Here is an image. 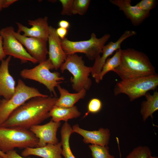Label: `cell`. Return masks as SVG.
<instances>
[{"label":"cell","instance_id":"obj_1","mask_svg":"<svg viewBox=\"0 0 158 158\" xmlns=\"http://www.w3.org/2000/svg\"><path fill=\"white\" fill-rule=\"evenodd\" d=\"M58 98L52 96L32 98L15 110L0 126L29 130L50 117L49 112Z\"/></svg>","mask_w":158,"mask_h":158},{"label":"cell","instance_id":"obj_2","mask_svg":"<svg viewBox=\"0 0 158 158\" xmlns=\"http://www.w3.org/2000/svg\"><path fill=\"white\" fill-rule=\"evenodd\" d=\"M120 65L113 70L121 80L148 76L156 73L148 56L132 48L121 49Z\"/></svg>","mask_w":158,"mask_h":158},{"label":"cell","instance_id":"obj_3","mask_svg":"<svg viewBox=\"0 0 158 158\" xmlns=\"http://www.w3.org/2000/svg\"><path fill=\"white\" fill-rule=\"evenodd\" d=\"M38 139L29 130L0 126V150L6 153L18 148L37 147Z\"/></svg>","mask_w":158,"mask_h":158},{"label":"cell","instance_id":"obj_4","mask_svg":"<svg viewBox=\"0 0 158 158\" xmlns=\"http://www.w3.org/2000/svg\"><path fill=\"white\" fill-rule=\"evenodd\" d=\"M158 86V75H151L122 80L117 82L114 89L115 96L123 94L132 102L143 96L148 91L155 90Z\"/></svg>","mask_w":158,"mask_h":158},{"label":"cell","instance_id":"obj_5","mask_svg":"<svg viewBox=\"0 0 158 158\" xmlns=\"http://www.w3.org/2000/svg\"><path fill=\"white\" fill-rule=\"evenodd\" d=\"M89 39L80 41H72L66 37L61 40L62 47L66 54L80 53L84 54L90 60H95L100 56L102 49L111 37L109 34H106L97 38L92 33Z\"/></svg>","mask_w":158,"mask_h":158},{"label":"cell","instance_id":"obj_6","mask_svg":"<svg viewBox=\"0 0 158 158\" xmlns=\"http://www.w3.org/2000/svg\"><path fill=\"white\" fill-rule=\"evenodd\" d=\"M60 69L62 73L67 70L72 75L70 81L75 92H78L83 89L87 91L90 88L92 82L89 76L92 67L85 65L82 56L76 54L67 55Z\"/></svg>","mask_w":158,"mask_h":158},{"label":"cell","instance_id":"obj_7","mask_svg":"<svg viewBox=\"0 0 158 158\" xmlns=\"http://www.w3.org/2000/svg\"><path fill=\"white\" fill-rule=\"evenodd\" d=\"M48 96L41 93L37 88L26 85L21 79H19L12 97L8 100L3 98L1 100L0 125L6 121L15 110L28 100L36 97Z\"/></svg>","mask_w":158,"mask_h":158},{"label":"cell","instance_id":"obj_8","mask_svg":"<svg viewBox=\"0 0 158 158\" xmlns=\"http://www.w3.org/2000/svg\"><path fill=\"white\" fill-rule=\"evenodd\" d=\"M54 69L53 63L48 59L33 68L23 70L20 75L24 79L34 80L44 85L54 97H57L55 88L63 82L61 80L64 78L59 72L50 71Z\"/></svg>","mask_w":158,"mask_h":158},{"label":"cell","instance_id":"obj_9","mask_svg":"<svg viewBox=\"0 0 158 158\" xmlns=\"http://www.w3.org/2000/svg\"><path fill=\"white\" fill-rule=\"evenodd\" d=\"M14 28L12 26L3 28L0 35L3 39V48L5 55L20 59L22 63L30 61L33 63L37 61L28 53L21 43L14 35Z\"/></svg>","mask_w":158,"mask_h":158},{"label":"cell","instance_id":"obj_10","mask_svg":"<svg viewBox=\"0 0 158 158\" xmlns=\"http://www.w3.org/2000/svg\"><path fill=\"white\" fill-rule=\"evenodd\" d=\"M136 34V31L132 30H127L121 35L116 42H110L105 45L102 50V55L95 60V63L92 67L91 74L95 79V82L99 83L100 81L99 75L102 67L108 57L117 50L121 49V46L124 40L128 37Z\"/></svg>","mask_w":158,"mask_h":158},{"label":"cell","instance_id":"obj_11","mask_svg":"<svg viewBox=\"0 0 158 158\" xmlns=\"http://www.w3.org/2000/svg\"><path fill=\"white\" fill-rule=\"evenodd\" d=\"M13 34L24 45L28 53L39 63L46 61L48 54L47 41L41 38L25 37L14 31Z\"/></svg>","mask_w":158,"mask_h":158},{"label":"cell","instance_id":"obj_12","mask_svg":"<svg viewBox=\"0 0 158 158\" xmlns=\"http://www.w3.org/2000/svg\"><path fill=\"white\" fill-rule=\"evenodd\" d=\"M61 122L51 120L44 125H37L31 127L29 129L38 139L37 147L47 144H55L59 142L56 137L57 132Z\"/></svg>","mask_w":158,"mask_h":158},{"label":"cell","instance_id":"obj_13","mask_svg":"<svg viewBox=\"0 0 158 158\" xmlns=\"http://www.w3.org/2000/svg\"><path fill=\"white\" fill-rule=\"evenodd\" d=\"M48 17L40 18L34 20H28V24L32 26L28 28L18 22H16L18 29L17 32H23L24 36L39 38L48 41L49 34Z\"/></svg>","mask_w":158,"mask_h":158},{"label":"cell","instance_id":"obj_14","mask_svg":"<svg viewBox=\"0 0 158 158\" xmlns=\"http://www.w3.org/2000/svg\"><path fill=\"white\" fill-rule=\"evenodd\" d=\"M48 54L49 59L52 62L56 70L60 68L66 60L67 55L61 44V40L57 34L56 29L49 26Z\"/></svg>","mask_w":158,"mask_h":158},{"label":"cell","instance_id":"obj_15","mask_svg":"<svg viewBox=\"0 0 158 158\" xmlns=\"http://www.w3.org/2000/svg\"><path fill=\"white\" fill-rule=\"evenodd\" d=\"M109 1L122 11L134 26L140 25L150 16V13L142 10L136 5L132 6L131 0H110Z\"/></svg>","mask_w":158,"mask_h":158},{"label":"cell","instance_id":"obj_16","mask_svg":"<svg viewBox=\"0 0 158 158\" xmlns=\"http://www.w3.org/2000/svg\"><path fill=\"white\" fill-rule=\"evenodd\" d=\"M72 128L73 133L83 137L85 143L102 146H108L109 143L110 132L107 128H101L97 130L89 131L81 128L78 124L73 125Z\"/></svg>","mask_w":158,"mask_h":158},{"label":"cell","instance_id":"obj_17","mask_svg":"<svg viewBox=\"0 0 158 158\" xmlns=\"http://www.w3.org/2000/svg\"><path fill=\"white\" fill-rule=\"evenodd\" d=\"M11 56H8L1 61L0 65V97L8 100L14 93L16 82L9 73L8 66Z\"/></svg>","mask_w":158,"mask_h":158},{"label":"cell","instance_id":"obj_18","mask_svg":"<svg viewBox=\"0 0 158 158\" xmlns=\"http://www.w3.org/2000/svg\"><path fill=\"white\" fill-rule=\"evenodd\" d=\"M62 145L61 142L53 144H47L41 147H28L21 153V156L26 157L30 155L42 158H63L62 157Z\"/></svg>","mask_w":158,"mask_h":158},{"label":"cell","instance_id":"obj_19","mask_svg":"<svg viewBox=\"0 0 158 158\" xmlns=\"http://www.w3.org/2000/svg\"><path fill=\"white\" fill-rule=\"evenodd\" d=\"M60 96L56 100L55 105L62 108H68L74 106L81 99H84L86 96L87 90L84 89L76 93H72L66 89L62 88L60 84L56 87Z\"/></svg>","mask_w":158,"mask_h":158},{"label":"cell","instance_id":"obj_20","mask_svg":"<svg viewBox=\"0 0 158 158\" xmlns=\"http://www.w3.org/2000/svg\"><path fill=\"white\" fill-rule=\"evenodd\" d=\"M80 115L81 113L75 106L65 108L54 105L49 113L50 117H51V120L55 122H60L61 121L67 122L68 120L77 118Z\"/></svg>","mask_w":158,"mask_h":158},{"label":"cell","instance_id":"obj_21","mask_svg":"<svg viewBox=\"0 0 158 158\" xmlns=\"http://www.w3.org/2000/svg\"><path fill=\"white\" fill-rule=\"evenodd\" d=\"M145 96L146 100L141 103L140 113L145 121L150 116L152 119L153 114L158 110V92L155 91L152 95L147 92Z\"/></svg>","mask_w":158,"mask_h":158},{"label":"cell","instance_id":"obj_22","mask_svg":"<svg viewBox=\"0 0 158 158\" xmlns=\"http://www.w3.org/2000/svg\"><path fill=\"white\" fill-rule=\"evenodd\" d=\"M73 133L71 125L67 122H65L61 130V142L62 150V155L64 158H76L71 150L69 144L70 138L71 135Z\"/></svg>","mask_w":158,"mask_h":158},{"label":"cell","instance_id":"obj_23","mask_svg":"<svg viewBox=\"0 0 158 158\" xmlns=\"http://www.w3.org/2000/svg\"><path fill=\"white\" fill-rule=\"evenodd\" d=\"M121 49L116 51L114 54L111 57L108 58L103 66L101 72L99 75V79L100 81L107 73L112 71L120 64L121 59Z\"/></svg>","mask_w":158,"mask_h":158},{"label":"cell","instance_id":"obj_24","mask_svg":"<svg viewBox=\"0 0 158 158\" xmlns=\"http://www.w3.org/2000/svg\"><path fill=\"white\" fill-rule=\"evenodd\" d=\"M91 151L93 158H115L109 152V148L108 146L91 145H89Z\"/></svg>","mask_w":158,"mask_h":158},{"label":"cell","instance_id":"obj_25","mask_svg":"<svg viewBox=\"0 0 158 158\" xmlns=\"http://www.w3.org/2000/svg\"><path fill=\"white\" fill-rule=\"evenodd\" d=\"M151 155L152 152L149 147L140 146L134 148L125 158H149Z\"/></svg>","mask_w":158,"mask_h":158},{"label":"cell","instance_id":"obj_26","mask_svg":"<svg viewBox=\"0 0 158 158\" xmlns=\"http://www.w3.org/2000/svg\"><path fill=\"white\" fill-rule=\"evenodd\" d=\"M90 1V0H73L72 14H78L80 15L85 14L87 10Z\"/></svg>","mask_w":158,"mask_h":158},{"label":"cell","instance_id":"obj_27","mask_svg":"<svg viewBox=\"0 0 158 158\" xmlns=\"http://www.w3.org/2000/svg\"><path fill=\"white\" fill-rule=\"evenodd\" d=\"M102 103L99 99L94 98L89 101L87 107V111L85 113L84 117L90 113L96 114L99 112L102 107Z\"/></svg>","mask_w":158,"mask_h":158},{"label":"cell","instance_id":"obj_28","mask_svg":"<svg viewBox=\"0 0 158 158\" xmlns=\"http://www.w3.org/2000/svg\"><path fill=\"white\" fill-rule=\"evenodd\" d=\"M157 4L156 0H142L136 4L142 10L150 13V11L154 8Z\"/></svg>","mask_w":158,"mask_h":158},{"label":"cell","instance_id":"obj_29","mask_svg":"<svg viewBox=\"0 0 158 158\" xmlns=\"http://www.w3.org/2000/svg\"><path fill=\"white\" fill-rule=\"evenodd\" d=\"M73 0H60L62 6L61 14L62 15L71 16Z\"/></svg>","mask_w":158,"mask_h":158},{"label":"cell","instance_id":"obj_30","mask_svg":"<svg viewBox=\"0 0 158 158\" xmlns=\"http://www.w3.org/2000/svg\"><path fill=\"white\" fill-rule=\"evenodd\" d=\"M56 30L57 35L61 40L66 37L68 32L67 29L59 27L56 29Z\"/></svg>","mask_w":158,"mask_h":158},{"label":"cell","instance_id":"obj_31","mask_svg":"<svg viewBox=\"0 0 158 158\" xmlns=\"http://www.w3.org/2000/svg\"><path fill=\"white\" fill-rule=\"evenodd\" d=\"M7 158H30L23 157L18 154L14 150L9 151L6 153Z\"/></svg>","mask_w":158,"mask_h":158},{"label":"cell","instance_id":"obj_32","mask_svg":"<svg viewBox=\"0 0 158 158\" xmlns=\"http://www.w3.org/2000/svg\"><path fill=\"white\" fill-rule=\"evenodd\" d=\"M59 27L68 29L70 27V23L67 20H60L58 23Z\"/></svg>","mask_w":158,"mask_h":158},{"label":"cell","instance_id":"obj_33","mask_svg":"<svg viewBox=\"0 0 158 158\" xmlns=\"http://www.w3.org/2000/svg\"><path fill=\"white\" fill-rule=\"evenodd\" d=\"M6 56L3 48V39L0 35V61L4 59Z\"/></svg>","mask_w":158,"mask_h":158},{"label":"cell","instance_id":"obj_34","mask_svg":"<svg viewBox=\"0 0 158 158\" xmlns=\"http://www.w3.org/2000/svg\"><path fill=\"white\" fill-rule=\"evenodd\" d=\"M17 0H3V8H6L17 1Z\"/></svg>","mask_w":158,"mask_h":158},{"label":"cell","instance_id":"obj_35","mask_svg":"<svg viewBox=\"0 0 158 158\" xmlns=\"http://www.w3.org/2000/svg\"><path fill=\"white\" fill-rule=\"evenodd\" d=\"M0 156L4 158H7V156L6 153H4L0 150Z\"/></svg>","mask_w":158,"mask_h":158},{"label":"cell","instance_id":"obj_36","mask_svg":"<svg viewBox=\"0 0 158 158\" xmlns=\"http://www.w3.org/2000/svg\"><path fill=\"white\" fill-rule=\"evenodd\" d=\"M3 8V0H0V11Z\"/></svg>","mask_w":158,"mask_h":158},{"label":"cell","instance_id":"obj_37","mask_svg":"<svg viewBox=\"0 0 158 158\" xmlns=\"http://www.w3.org/2000/svg\"><path fill=\"white\" fill-rule=\"evenodd\" d=\"M149 158H158V157L157 156H152L151 155Z\"/></svg>","mask_w":158,"mask_h":158},{"label":"cell","instance_id":"obj_38","mask_svg":"<svg viewBox=\"0 0 158 158\" xmlns=\"http://www.w3.org/2000/svg\"><path fill=\"white\" fill-rule=\"evenodd\" d=\"M0 158H4L2 157V156H0Z\"/></svg>","mask_w":158,"mask_h":158},{"label":"cell","instance_id":"obj_39","mask_svg":"<svg viewBox=\"0 0 158 158\" xmlns=\"http://www.w3.org/2000/svg\"><path fill=\"white\" fill-rule=\"evenodd\" d=\"M1 99H0V103H1Z\"/></svg>","mask_w":158,"mask_h":158}]
</instances>
